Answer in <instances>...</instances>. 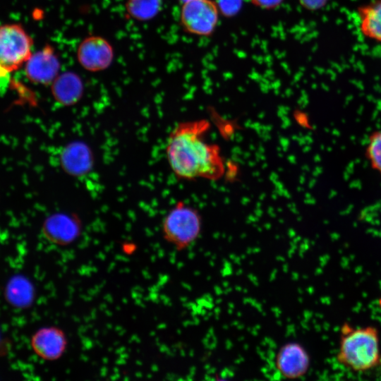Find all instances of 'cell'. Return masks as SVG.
Masks as SVG:
<instances>
[{"label":"cell","mask_w":381,"mask_h":381,"mask_svg":"<svg viewBox=\"0 0 381 381\" xmlns=\"http://www.w3.org/2000/svg\"><path fill=\"white\" fill-rule=\"evenodd\" d=\"M210 128L207 120L196 119L180 122L171 131L166 157L178 179L217 181L224 175L226 166L220 148L205 138Z\"/></svg>","instance_id":"1"},{"label":"cell","mask_w":381,"mask_h":381,"mask_svg":"<svg viewBox=\"0 0 381 381\" xmlns=\"http://www.w3.org/2000/svg\"><path fill=\"white\" fill-rule=\"evenodd\" d=\"M359 28L365 37L381 43V0L358 8Z\"/></svg>","instance_id":"13"},{"label":"cell","mask_w":381,"mask_h":381,"mask_svg":"<svg viewBox=\"0 0 381 381\" xmlns=\"http://www.w3.org/2000/svg\"><path fill=\"white\" fill-rule=\"evenodd\" d=\"M299 4L306 10L316 11L322 9L329 0H298Z\"/></svg>","instance_id":"18"},{"label":"cell","mask_w":381,"mask_h":381,"mask_svg":"<svg viewBox=\"0 0 381 381\" xmlns=\"http://www.w3.org/2000/svg\"><path fill=\"white\" fill-rule=\"evenodd\" d=\"M83 89L81 78L73 71L59 73L51 84L54 99L63 106L76 104L82 97Z\"/></svg>","instance_id":"12"},{"label":"cell","mask_w":381,"mask_h":381,"mask_svg":"<svg viewBox=\"0 0 381 381\" xmlns=\"http://www.w3.org/2000/svg\"><path fill=\"white\" fill-rule=\"evenodd\" d=\"M202 218L199 211L183 201L177 202L162 222L164 240L176 250H186L201 236Z\"/></svg>","instance_id":"3"},{"label":"cell","mask_w":381,"mask_h":381,"mask_svg":"<svg viewBox=\"0 0 381 381\" xmlns=\"http://www.w3.org/2000/svg\"><path fill=\"white\" fill-rule=\"evenodd\" d=\"M81 229L80 221L75 215L57 212L45 219L42 231L49 242L59 246H67L78 238Z\"/></svg>","instance_id":"9"},{"label":"cell","mask_w":381,"mask_h":381,"mask_svg":"<svg viewBox=\"0 0 381 381\" xmlns=\"http://www.w3.org/2000/svg\"><path fill=\"white\" fill-rule=\"evenodd\" d=\"M220 11L213 0H186L180 11L185 32L198 37L212 35L219 24Z\"/></svg>","instance_id":"5"},{"label":"cell","mask_w":381,"mask_h":381,"mask_svg":"<svg viewBox=\"0 0 381 381\" xmlns=\"http://www.w3.org/2000/svg\"><path fill=\"white\" fill-rule=\"evenodd\" d=\"M162 0H127L126 11L132 18L148 20L153 18L161 10Z\"/></svg>","instance_id":"14"},{"label":"cell","mask_w":381,"mask_h":381,"mask_svg":"<svg viewBox=\"0 0 381 381\" xmlns=\"http://www.w3.org/2000/svg\"><path fill=\"white\" fill-rule=\"evenodd\" d=\"M336 358L344 368L365 373L381 365L380 337L373 325L354 327L343 324Z\"/></svg>","instance_id":"2"},{"label":"cell","mask_w":381,"mask_h":381,"mask_svg":"<svg viewBox=\"0 0 381 381\" xmlns=\"http://www.w3.org/2000/svg\"><path fill=\"white\" fill-rule=\"evenodd\" d=\"M8 296L9 299L16 303L26 305L31 301L32 289L25 280L20 279L10 285Z\"/></svg>","instance_id":"16"},{"label":"cell","mask_w":381,"mask_h":381,"mask_svg":"<svg viewBox=\"0 0 381 381\" xmlns=\"http://www.w3.org/2000/svg\"><path fill=\"white\" fill-rule=\"evenodd\" d=\"M365 155L372 169L381 178V129L373 131L368 137Z\"/></svg>","instance_id":"15"},{"label":"cell","mask_w":381,"mask_h":381,"mask_svg":"<svg viewBox=\"0 0 381 381\" xmlns=\"http://www.w3.org/2000/svg\"><path fill=\"white\" fill-rule=\"evenodd\" d=\"M111 44L101 36L85 37L78 45L76 57L80 65L86 71L99 72L107 69L114 60Z\"/></svg>","instance_id":"7"},{"label":"cell","mask_w":381,"mask_h":381,"mask_svg":"<svg viewBox=\"0 0 381 381\" xmlns=\"http://www.w3.org/2000/svg\"><path fill=\"white\" fill-rule=\"evenodd\" d=\"M254 6L262 10H274L279 8L284 0H249Z\"/></svg>","instance_id":"17"},{"label":"cell","mask_w":381,"mask_h":381,"mask_svg":"<svg viewBox=\"0 0 381 381\" xmlns=\"http://www.w3.org/2000/svg\"><path fill=\"white\" fill-rule=\"evenodd\" d=\"M30 345L40 358L46 361H55L66 352L68 340L61 329L49 326L42 327L33 334Z\"/></svg>","instance_id":"10"},{"label":"cell","mask_w":381,"mask_h":381,"mask_svg":"<svg viewBox=\"0 0 381 381\" xmlns=\"http://www.w3.org/2000/svg\"><path fill=\"white\" fill-rule=\"evenodd\" d=\"M25 65L28 80L32 83L44 85H51L61 68L59 56L49 44L32 54Z\"/></svg>","instance_id":"8"},{"label":"cell","mask_w":381,"mask_h":381,"mask_svg":"<svg viewBox=\"0 0 381 381\" xmlns=\"http://www.w3.org/2000/svg\"><path fill=\"white\" fill-rule=\"evenodd\" d=\"M33 41L18 24L0 26V79L25 64L32 53Z\"/></svg>","instance_id":"4"},{"label":"cell","mask_w":381,"mask_h":381,"mask_svg":"<svg viewBox=\"0 0 381 381\" xmlns=\"http://www.w3.org/2000/svg\"><path fill=\"white\" fill-rule=\"evenodd\" d=\"M59 162L66 173L79 177L92 169L93 155L90 148L85 143L74 141L61 149Z\"/></svg>","instance_id":"11"},{"label":"cell","mask_w":381,"mask_h":381,"mask_svg":"<svg viewBox=\"0 0 381 381\" xmlns=\"http://www.w3.org/2000/svg\"><path fill=\"white\" fill-rule=\"evenodd\" d=\"M274 367L283 378L299 379L308 372L310 367V356L301 343L288 341L276 352Z\"/></svg>","instance_id":"6"}]
</instances>
